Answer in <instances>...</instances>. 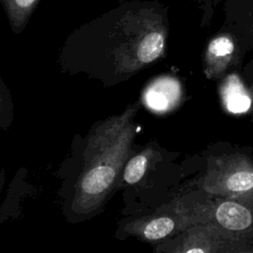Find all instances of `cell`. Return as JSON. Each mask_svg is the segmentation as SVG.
Instances as JSON below:
<instances>
[{
    "label": "cell",
    "mask_w": 253,
    "mask_h": 253,
    "mask_svg": "<svg viewBox=\"0 0 253 253\" xmlns=\"http://www.w3.org/2000/svg\"><path fill=\"white\" fill-rule=\"evenodd\" d=\"M174 227L175 222L169 216H157L141 227V235L147 240H157L169 235Z\"/></svg>",
    "instance_id": "ba28073f"
},
{
    "label": "cell",
    "mask_w": 253,
    "mask_h": 253,
    "mask_svg": "<svg viewBox=\"0 0 253 253\" xmlns=\"http://www.w3.org/2000/svg\"><path fill=\"white\" fill-rule=\"evenodd\" d=\"M252 91H253V84H252Z\"/></svg>",
    "instance_id": "7c38bea8"
},
{
    "label": "cell",
    "mask_w": 253,
    "mask_h": 253,
    "mask_svg": "<svg viewBox=\"0 0 253 253\" xmlns=\"http://www.w3.org/2000/svg\"><path fill=\"white\" fill-rule=\"evenodd\" d=\"M2 2L12 29L19 33L27 23L39 0H2Z\"/></svg>",
    "instance_id": "8992f818"
},
{
    "label": "cell",
    "mask_w": 253,
    "mask_h": 253,
    "mask_svg": "<svg viewBox=\"0 0 253 253\" xmlns=\"http://www.w3.org/2000/svg\"><path fill=\"white\" fill-rule=\"evenodd\" d=\"M215 218L222 227L236 231L246 229L252 223L250 211L232 201L223 202L216 208Z\"/></svg>",
    "instance_id": "3957f363"
},
{
    "label": "cell",
    "mask_w": 253,
    "mask_h": 253,
    "mask_svg": "<svg viewBox=\"0 0 253 253\" xmlns=\"http://www.w3.org/2000/svg\"><path fill=\"white\" fill-rule=\"evenodd\" d=\"M170 84L166 80H159L150 85L144 95L145 103L155 111H164L171 104L172 96Z\"/></svg>",
    "instance_id": "52a82bcc"
},
{
    "label": "cell",
    "mask_w": 253,
    "mask_h": 253,
    "mask_svg": "<svg viewBox=\"0 0 253 253\" xmlns=\"http://www.w3.org/2000/svg\"><path fill=\"white\" fill-rule=\"evenodd\" d=\"M225 187L228 191L234 193H243L253 189V172L240 170L229 175L225 181Z\"/></svg>",
    "instance_id": "8fae6325"
},
{
    "label": "cell",
    "mask_w": 253,
    "mask_h": 253,
    "mask_svg": "<svg viewBox=\"0 0 253 253\" xmlns=\"http://www.w3.org/2000/svg\"><path fill=\"white\" fill-rule=\"evenodd\" d=\"M166 29L161 18L148 11L125 15L107 30L86 32L71 39L60 55L64 70L88 74L106 86L126 80L160 57Z\"/></svg>",
    "instance_id": "6da1fadb"
},
{
    "label": "cell",
    "mask_w": 253,
    "mask_h": 253,
    "mask_svg": "<svg viewBox=\"0 0 253 253\" xmlns=\"http://www.w3.org/2000/svg\"><path fill=\"white\" fill-rule=\"evenodd\" d=\"M148 163V154L146 152L139 153L126 162L124 170V179L127 184L138 182L144 175Z\"/></svg>",
    "instance_id": "9c48e42d"
},
{
    "label": "cell",
    "mask_w": 253,
    "mask_h": 253,
    "mask_svg": "<svg viewBox=\"0 0 253 253\" xmlns=\"http://www.w3.org/2000/svg\"><path fill=\"white\" fill-rule=\"evenodd\" d=\"M138 103L95 126L86 139L83 170L77 179L71 209L75 213L95 211L112 189L125 164L134 135Z\"/></svg>",
    "instance_id": "7a4b0ae2"
},
{
    "label": "cell",
    "mask_w": 253,
    "mask_h": 253,
    "mask_svg": "<svg viewBox=\"0 0 253 253\" xmlns=\"http://www.w3.org/2000/svg\"><path fill=\"white\" fill-rule=\"evenodd\" d=\"M14 119V106L11 94L0 76V128L7 129Z\"/></svg>",
    "instance_id": "30bf717a"
},
{
    "label": "cell",
    "mask_w": 253,
    "mask_h": 253,
    "mask_svg": "<svg viewBox=\"0 0 253 253\" xmlns=\"http://www.w3.org/2000/svg\"><path fill=\"white\" fill-rule=\"evenodd\" d=\"M234 52V42L228 36L213 38L208 44L206 61L210 67H224Z\"/></svg>",
    "instance_id": "277c9868"
},
{
    "label": "cell",
    "mask_w": 253,
    "mask_h": 253,
    "mask_svg": "<svg viewBox=\"0 0 253 253\" xmlns=\"http://www.w3.org/2000/svg\"><path fill=\"white\" fill-rule=\"evenodd\" d=\"M223 102L230 113L241 114L252 106L251 97L245 92L237 79L229 80L223 90Z\"/></svg>",
    "instance_id": "5b68a950"
}]
</instances>
